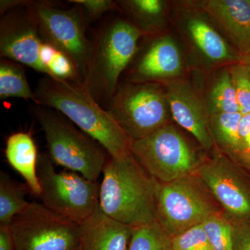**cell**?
Masks as SVG:
<instances>
[{"mask_svg":"<svg viewBox=\"0 0 250 250\" xmlns=\"http://www.w3.org/2000/svg\"><path fill=\"white\" fill-rule=\"evenodd\" d=\"M240 163H241L242 165H243L245 166V167H246L248 170H250V154H248V156H246V157L243 158V159H242V161Z\"/></svg>","mask_w":250,"mask_h":250,"instance_id":"34","label":"cell"},{"mask_svg":"<svg viewBox=\"0 0 250 250\" xmlns=\"http://www.w3.org/2000/svg\"><path fill=\"white\" fill-rule=\"evenodd\" d=\"M37 104L54 108L100 143L111 158L131 153L132 141L103 109L83 83L46 76L38 82Z\"/></svg>","mask_w":250,"mask_h":250,"instance_id":"1","label":"cell"},{"mask_svg":"<svg viewBox=\"0 0 250 250\" xmlns=\"http://www.w3.org/2000/svg\"><path fill=\"white\" fill-rule=\"evenodd\" d=\"M69 2L80 6L90 18H99L108 11L121 10L116 1L111 0H70Z\"/></svg>","mask_w":250,"mask_h":250,"instance_id":"29","label":"cell"},{"mask_svg":"<svg viewBox=\"0 0 250 250\" xmlns=\"http://www.w3.org/2000/svg\"><path fill=\"white\" fill-rule=\"evenodd\" d=\"M195 174L226 216L236 221L250 220V182L234 161L216 153L204 159Z\"/></svg>","mask_w":250,"mask_h":250,"instance_id":"12","label":"cell"},{"mask_svg":"<svg viewBox=\"0 0 250 250\" xmlns=\"http://www.w3.org/2000/svg\"><path fill=\"white\" fill-rule=\"evenodd\" d=\"M75 250H82V247H81V246H80H80L77 247V248H76V249H75Z\"/></svg>","mask_w":250,"mask_h":250,"instance_id":"36","label":"cell"},{"mask_svg":"<svg viewBox=\"0 0 250 250\" xmlns=\"http://www.w3.org/2000/svg\"><path fill=\"white\" fill-rule=\"evenodd\" d=\"M241 113H224L213 115L208 119V129L213 144L220 152L234 162H239L243 151L238 134Z\"/></svg>","mask_w":250,"mask_h":250,"instance_id":"20","label":"cell"},{"mask_svg":"<svg viewBox=\"0 0 250 250\" xmlns=\"http://www.w3.org/2000/svg\"><path fill=\"white\" fill-rule=\"evenodd\" d=\"M103 174L99 206L105 214L131 228L156 221L160 183L143 169L132 153L111 157Z\"/></svg>","mask_w":250,"mask_h":250,"instance_id":"2","label":"cell"},{"mask_svg":"<svg viewBox=\"0 0 250 250\" xmlns=\"http://www.w3.org/2000/svg\"><path fill=\"white\" fill-rule=\"evenodd\" d=\"M16 250H75L80 245V224L30 202L10 225Z\"/></svg>","mask_w":250,"mask_h":250,"instance_id":"11","label":"cell"},{"mask_svg":"<svg viewBox=\"0 0 250 250\" xmlns=\"http://www.w3.org/2000/svg\"><path fill=\"white\" fill-rule=\"evenodd\" d=\"M41 61L47 71L46 76L82 82L76 67L69 57L57 47L44 41L41 46Z\"/></svg>","mask_w":250,"mask_h":250,"instance_id":"25","label":"cell"},{"mask_svg":"<svg viewBox=\"0 0 250 250\" xmlns=\"http://www.w3.org/2000/svg\"><path fill=\"white\" fill-rule=\"evenodd\" d=\"M131 152L151 177L161 184L194 175L202 159L172 124L131 142Z\"/></svg>","mask_w":250,"mask_h":250,"instance_id":"5","label":"cell"},{"mask_svg":"<svg viewBox=\"0 0 250 250\" xmlns=\"http://www.w3.org/2000/svg\"><path fill=\"white\" fill-rule=\"evenodd\" d=\"M128 250H172V237L157 221L134 227Z\"/></svg>","mask_w":250,"mask_h":250,"instance_id":"24","label":"cell"},{"mask_svg":"<svg viewBox=\"0 0 250 250\" xmlns=\"http://www.w3.org/2000/svg\"><path fill=\"white\" fill-rule=\"evenodd\" d=\"M202 224L213 250H234L233 225L228 216L217 213Z\"/></svg>","mask_w":250,"mask_h":250,"instance_id":"26","label":"cell"},{"mask_svg":"<svg viewBox=\"0 0 250 250\" xmlns=\"http://www.w3.org/2000/svg\"><path fill=\"white\" fill-rule=\"evenodd\" d=\"M186 70L185 57L178 42L164 34L154 38L141 54L130 70L127 82L164 84L183 78Z\"/></svg>","mask_w":250,"mask_h":250,"instance_id":"13","label":"cell"},{"mask_svg":"<svg viewBox=\"0 0 250 250\" xmlns=\"http://www.w3.org/2000/svg\"><path fill=\"white\" fill-rule=\"evenodd\" d=\"M26 7L42 41L57 47L69 57L83 83L92 43L85 36L81 7L60 9L44 1H30Z\"/></svg>","mask_w":250,"mask_h":250,"instance_id":"9","label":"cell"},{"mask_svg":"<svg viewBox=\"0 0 250 250\" xmlns=\"http://www.w3.org/2000/svg\"><path fill=\"white\" fill-rule=\"evenodd\" d=\"M38 175L42 205L56 214L83 223L99 207L100 185L77 172H57L47 153L39 154Z\"/></svg>","mask_w":250,"mask_h":250,"instance_id":"7","label":"cell"},{"mask_svg":"<svg viewBox=\"0 0 250 250\" xmlns=\"http://www.w3.org/2000/svg\"><path fill=\"white\" fill-rule=\"evenodd\" d=\"M30 1L24 0H1L0 1V14L4 15L5 13L16 8L21 6H27Z\"/></svg>","mask_w":250,"mask_h":250,"instance_id":"33","label":"cell"},{"mask_svg":"<svg viewBox=\"0 0 250 250\" xmlns=\"http://www.w3.org/2000/svg\"><path fill=\"white\" fill-rule=\"evenodd\" d=\"M242 115L250 113V73L243 62L229 66Z\"/></svg>","mask_w":250,"mask_h":250,"instance_id":"27","label":"cell"},{"mask_svg":"<svg viewBox=\"0 0 250 250\" xmlns=\"http://www.w3.org/2000/svg\"><path fill=\"white\" fill-rule=\"evenodd\" d=\"M205 100L209 116L218 113L240 112L229 66L220 68V71L218 72L210 85Z\"/></svg>","mask_w":250,"mask_h":250,"instance_id":"21","label":"cell"},{"mask_svg":"<svg viewBox=\"0 0 250 250\" xmlns=\"http://www.w3.org/2000/svg\"><path fill=\"white\" fill-rule=\"evenodd\" d=\"M177 4L172 20L193 63L211 70L243 62L244 57L230 45L208 15L188 1Z\"/></svg>","mask_w":250,"mask_h":250,"instance_id":"8","label":"cell"},{"mask_svg":"<svg viewBox=\"0 0 250 250\" xmlns=\"http://www.w3.org/2000/svg\"><path fill=\"white\" fill-rule=\"evenodd\" d=\"M130 22L143 36L154 38L164 34L170 22V8L164 0H122L117 1Z\"/></svg>","mask_w":250,"mask_h":250,"instance_id":"19","label":"cell"},{"mask_svg":"<svg viewBox=\"0 0 250 250\" xmlns=\"http://www.w3.org/2000/svg\"><path fill=\"white\" fill-rule=\"evenodd\" d=\"M141 36L129 21L118 18L104 28L92 43L83 84L97 101L113 98L120 77L137 53Z\"/></svg>","mask_w":250,"mask_h":250,"instance_id":"3","label":"cell"},{"mask_svg":"<svg viewBox=\"0 0 250 250\" xmlns=\"http://www.w3.org/2000/svg\"><path fill=\"white\" fill-rule=\"evenodd\" d=\"M27 186L15 182L9 174L0 172V225H11L15 217L27 208Z\"/></svg>","mask_w":250,"mask_h":250,"instance_id":"22","label":"cell"},{"mask_svg":"<svg viewBox=\"0 0 250 250\" xmlns=\"http://www.w3.org/2000/svg\"><path fill=\"white\" fill-rule=\"evenodd\" d=\"M22 98L38 102L31 89L23 67L13 61L1 58L0 62V99Z\"/></svg>","mask_w":250,"mask_h":250,"instance_id":"23","label":"cell"},{"mask_svg":"<svg viewBox=\"0 0 250 250\" xmlns=\"http://www.w3.org/2000/svg\"><path fill=\"white\" fill-rule=\"evenodd\" d=\"M33 113L45 134L47 154L54 165L98 182L107 161L104 148L57 112L36 105Z\"/></svg>","mask_w":250,"mask_h":250,"instance_id":"4","label":"cell"},{"mask_svg":"<svg viewBox=\"0 0 250 250\" xmlns=\"http://www.w3.org/2000/svg\"><path fill=\"white\" fill-rule=\"evenodd\" d=\"M106 110L132 141L169 124L172 118L165 90L156 83L118 85Z\"/></svg>","mask_w":250,"mask_h":250,"instance_id":"6","label":"cell"},{"mask_svg":"<svg viewBox=\"0 0 250 250\" xmlns=\"http://www.w3.org/2000/svg\"><path fill=\"white\" fill-rule=\"evenodd\" d=\"M231 221L233 225L234 250H250V220L236 221L231 220Z\"/></svg>","mask_w":250,"mask_h":250,"instance_id":"30","label":"cell"},{"mask_svg":"<svg viewBox=\"0 0 250 250\" xmlns=\"http://www.w3.org/2000/svg\"><path fill=\"white\" fill-rule=\"evenodd\" d=\"M0 250H16L10 225H0Z\"/></svg>","mask_w":250,"mask_h":250,"instance_id":"32","label":"cell"},{"mask_svg":"<svg viewBox=\"0 0 250 250\" xmlns=\"http://www.w3.org/2000/svg\"><path fill=\"white\" fill-rule=\"evenodd\" d=\"M243 62L246 64V66L248 67V70H249V72L250 73V56H248V57H245L243 58Z\"/></svg>","mask_w":250,"mask_h":250,"instance_id":"35","label":"cell"},{"mask_svg":"<svg viewBox=\"0 0 250 250\" xmlns=\"http://www.w3.org/2000/svg\"><path fill=\"white\" fill-rule=\"evenodd\" d=\"M132 228L108 217L100 206L80 225L82 250H128Z\"/></svg>","mask_w":250,"mask_h":250,"instance_id":"17","label":"cell"},{"mask_svg":"<svg viewBox=\"0 0 250 250\" xmlns=\"http://www.w3.org/2000/svg\"><path fill=\"white\" fill-rule=\"evenodd\" d=\"M238 134L243 151L240 163L243 158L250 154V113L242 115L238 125Z\"/></svg>","mask_w":250,"mask_h":250,"instance_id":"31","label":"cell"},{"mask_svg":"<svg viewBox=\"0 0 250 250\" xmlns=\"http://www.w3.org/2000/svg\"><path fill=\"white\" fill-rule=\"evenodd\" d=\"M172 250H213L202 224L172 238Z\"/></svg>","mask_w":250,"mask_h":250,"instance_id":"28","label":"cell"},{"mask_svg":"<svg viewBox=\"0 0 250 250\" xmlns=\"http://www.w3.org/2000/svg\"><path fill=\"white\" fill-rule=\"evenodd\" d=\"M161 85L165 90L172 119L190 133L203 149H211L214 144L208 129L209 115L205 98L184 78Z\"/></svg>","mask_w":250,"mask_h":250,"instance_id":"15","label":"cell"},{"mask_svg":"<svg viewBox=\"0 0 250 250\" xmlns=\"http://www.w3.org/2000/svg\"><path fill=\"white\" fill-rule=\"evenodd\" d=\"M42 40L27 8L4 14L0 23V54L47 75L41 61Z\"/></svg>","mask_w":250,"mask_h":250,"instance_id":"14","label":"cell"},{"mask_svg":"<svg viewBox=\"0 0 250 250\" xmlns=\"http://www.w3.org/2000/svg\"><path fill=\"white\" fill-rule=\"evenodd\" d=\"M208 15L230 45L250 56V0H190Z\"/></svg>","mask_w":250,"mask_h":250,"instance_id":"16","label":"cell"},{"mask_svg":"<svg viewBox=\"0 0 250 250\" xmlns=\"http://www.w3.org/2000/svg\"><path fill=\"white\" fill-rule=\"evenodd\" d=\"M196 175L159 184L156 221L170 237L220 213Z\"/></svg>","mask_w":250,"mask_h":250,"instance_id":"10","label":"cell"},{"mask_svg":"<svg viewBox=\"0 0 250 250\" xmlns=\"http://www.w3.org/2000/svg\"><path fill=\"white\" fill-rule=\"evenodd\" d=\"M10 166L25 181L29 192L41 196V187L38 175L39 154L34 140L29 133H15L8 138L5 149Z\"/></svg>","mask_w":250,"mask_h":250,"instance_id":"18","label":"cell"}]
</instances>
